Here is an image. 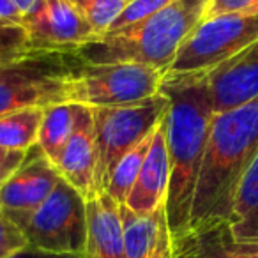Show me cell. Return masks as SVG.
Masks as SVG:
<instances>
[{"mask_svg": "<svg viewBox=\"0 0 258 258\" xmlns=\"http://www.w3.org/2000/svg\"><path fill=\"white\" fill-rule=\"evenodd\" d=\"M159 92L170 103L165 115L170 158L166 218L170 233L177 237L189 228L195 191L216 111L207 71L166 73Z\"/></svg>", "mask_w": 258, "mask_h": 258, "instance_id": "1", "label": "cell"}, {"mask_svg": "<svg viewBox=\"0 0 258 258\" xmlns=\"http://www.w3.org/2000/svg\"><path fill=\"white\" fill-rule=\"evenodd\" d=\"M256 156L258 97L233 110L214 113L195 191L189 228L230 221L237 187Z\"/></svg>", "mask_w": 258, "mask_h": 258, "instance_id": "2", "label": "cell"}, {"mask_svg": "<svg viewBox=\"0 0 258 258\" xmlns=\"http://www.w3.org/2000/svg\"><path fill=\"white\" fill-rule=\"evenodd\" d=\"M207 6L209 0H173L151 18L96 37L75 53L87 64H142L168 73Z\"/></svg>", "mask_w": 258, "mask_h": 258, "instance_id": "3", "label": "cell"}, {"mask_svg": "<svg viewBox=\"0 0 258 258\" xmlns=\"http://www.w3.org/2000/svg\"><path fill=\"white\" fill-rule=\"evenodd\" d=\"M82 64L75 51L57 50H30L0 62V117L69 103L71 82Z\"/></svg>", "mask_w": 258, "mask_h": 258, "instance_id": "4", "label": "cell"}, {"mask_svg": "<svg viewBox=\"0 0 258 258\" xmlns=\"http://www.w3.org/2000/svg\"><path fill=\"white\" fill-rule=\"evenodd\" d=\"M168 97L158 92L138 103L90 108L97 145V193L106 189L118 161L142 140L154 133L168 111Z\"/></svg>", "mask_w": 258, "mask_h": 258, "instance_id": "5", "label": "cell"}, {"mask_svg": "<svg viewBox=\"0 0 258 258\" xmlns=\"http://www.w3.org/2000/svg\"><path fill=\"white\" fill-rule=\"evenodd\" d=\"M166 73L142 64H87L76 71L69 103L90 108L122 106L152 97Z\"/></svg>", "mask_w": 258, "mask_h": 258, "instance_id": "6", "label": "cell"}, {"mask_svg": "<svg viewBox=\"0 0 258 258\" xmlns=\"http://www.w3.org/2000/svg\"><path fill=\"white\" fill-rule=\"evenodd\" d=\"M27 244L53 253L85 254L87 200L60 179L53 193L22 226Z\"/></svg>", "mask_w": 258, "mask_h": 258, "instance_id": "7", "label": "cell"}, {"mask_svg": "<svg viewBox=\"0 0 258 258\" xmlns=\"http://www.w3.org/2000/svg\"><path fill=\"white\" fill-rule=\"evenodd\" d=\"M258 41V15L202 20L177 51L168 73L211 71Z\"/></svg>", "mask_w": 258, "mask_h": 258, "instance_id": "8", "label": "cell"}, {"mask_svg": "<svg viewBox=\"0 0 258 258\" xmlns=\"http://www.w3.org/2000/svg\"><path fill=\"white\" fill-rule=\"evenodd\" d=\"M22 27L29 34L30 50L76 51L96 39L92 27L71 0H36L23 15Z\"/></svg>", "mask_w": 258, "mask_h": 258, "instance_id": "9", "label": "cell"}, {"mask_svg": "<svg viewBox=\"0 0 258 258\" xmlns=\"http://www.w3.org/2000/svg\"><path fill=\"white\" fill-rule=\"evenodd\" d=\"M60 173L39 145L27 152L15 175L0 187V211L20 230L60 182Z\"/></svg>", "mask_w": 258, "mask_h": 258, "instance_id": "10", "label": "cell"}, {"mask_svg": "<svg viewBox=\"0 0 258 258\" xmlns=\"http://www.w3.org/2000/svg\"><path fill=\"white\" fill-rule=\"evenodd\" d=\"M216 113L233 110L258 97V41L207 71Z\"/></svg>", "mask_w": 258, "mask_h": 258, "instance_id": "11", "label": "cell"}, {"mask_svg": "<svg viewBox=\"0 0 258 258\" xmlns=\"http://www.w3.org/2000/svg\"><path fill=\"white\" fill-rule=\"evenodd\" d=\"M55 168L66 182L83 195L85 200L97 195V145L90 106L75 103V131Z\"/></svg>", "mask_w": 258, "mask_h": 258, "instance_id": "12", "label": "cell"}, {"mask_svg": "<svg viewBox=\"0 0 258 258\" xmlns=\"http://www.w3.org/2000/svg\"><path fill=\"white\" fill-rule=\"evenodd\" d=\"M173 258H258V242H242L228 221L189 228L172 237Z\"/></svg>", "mask_w": 258, "mask_h": 258, "instance_id": "13", "label": "cell"}, {"mask_svg": "<svg viewBox=\"0 0 258 258\" xmlns=\"http://www.w3.org/2000/svg\"><path fill=\"white\" fill-rule=\"evenodd\" d=\"M170 184V158L166 145L165 118L154 131V140L149 149L137 182L129 193L125 205L137 214H151L166 202Z\"/></svg>", "mask_w": 258, "mask_h": 258, "instance_id": "14", "label": "cell"}, {"mask_svg": "<svg viewBox=\"0 0 258 258\" xmlns=\"http://www.w3.org/2000/svg\"><path fill=\"white\" fill-rule=\"evenodd\" d=\"M85 258H127L120 205L108 193H97L87 200Z\"/></svg>", "mask_w": 258, "mask_h": 258, "instance_id": "15", "label": "cell"}, {"mask_svg": "<svg viewBox=\"0 0 258 258\" xmlns=\"http://www.w3.org/2000/svg\"><path fill=\"white\" fill-rule=\"evenodd\" d=\"M228 223L237 240L258 242V156L237 187Z\"/></svg>", "mask_w": 258, "mask_h": 258, "instance_id": "16", "label": "cell"}, {"mask_svg": "<svg viewBox=\"0 0 258 258\" xmlns=\"http://www.w3.org/2000/svg\"><path fill=\"white\" fill-rule=\"evenodd\" d=\"M73 131H75V103H60L44 108L37 145L55 166L66 145L69 144Z\"/></svg>", "mask_w": 258, "mask_h": 258, "instance_id": "17", "label": "cell"}, {"mask_svg": "<svg viewBox=\"0 0 258 258\" xmlns=\"http://www.w3.org/2000/svg\"><path fill=\"white\" fill-rule=\"evenodd\" d=\"M44 108H27L0 117V145L29 151L37 144Z\"/></svg>", "mask_w": 258, "mask_h": 258, "instance_id": "18", "label": "cell"}, {"mask_svg": "<svg viewBox=\"0 0 258 258\" xmlns=\"http://www.w3.org/2000/svg\"><path fill=\"white\" fill-rule=\"evenodd\" d=\"M152 140H154V133L145 138V140H142L137 147L131 149V151L118 161V165L115 166L104 193L110 195L118 205L125 204L129 193L133 189L135 182H137L138 175H140L142 166H144L145 158H147V154H149V149H151V145H152Z\"/></svg>", "mask_w": 258, "mask_h": 258, "instance_id": "19", "label": "cell"}, {"mask_svg": "<svg viewBox=\"0 0 258 258\" xmlns=\"http://www.w3.org/2000/svg\"><path fill=\"white\" fill-rule=\"evenodd\" d=\"M71 2L92 27L96 37H101L110 30L111 23L133 0H71Z\"/></svg>", "mask_w": 258, "mask_h": 258, "instance_id": "20", "label": "cell"}, {"mask_svg": "<svg viewBox=\"0 0 258 258\" xmlns=\"http://www.w3.org/2000/svg\"><path fill=\"white\" fill-rule=\"evenodd\" d=\"M172 2L173 0H133V2L120 13V16L111 23L108 32H117V30H122V29H125V27L137 25V23L151 18L152 15L161 11L163 8H166V6L172 4Z\"/></svg>", "mask_w": 258, "mask_h": 258, "instance_id": "21", "label": "cell"}, {"mask_svg": "<svg viewBox=\"0 0 258 258\" xmlns=\"http://www.w3.org/2000/svg\"><path fill=\"white\" fill-rule=\"evenodd\" d=\"M30 51L29 34L18 23H9L0 20V62L15 58Z\"/></svg>", "mask_w": 258, "mask_h": 258, "instance_id": "22", "label": "cell"}, {"mask_svg": "<svg viewBox=\"0 0 258 258\" xmlns=\"http://www.w3.org/2000/svg\"><path fill=\"white\" fill-rule=\"evenodd\" d=\"M27 246L23 232L0 211V258H9Z\"/></svg>", "mask_w": 258, "mask_h": 258, "instance_id": "23", "label": "cell"}, {"mask_svg": "<svg viewBox=\"0 0 258 258\" xmlns=\"http://www.w3.org/2000/svg\"><path fill=\"white\" fill-rule=\"evenodd\" d=\"M223 15H258V0H209L204 20Z\"/></svg>", "mask_w": 258, "mask_h": 258, "instance_id": "24", "label": "cell"}, {"mask_svg": "<svg viewBox=\"0 0 258 258\" xmlns=\"http://www.w3.org/2000/svg\"><path fill=\"white\" fill-rule=\"evenodd\" d=\"M29 151H18V149H9L0 145V187L4 186L16 170L25 161Z\"/></svg>", "mask_w": 258, "mask_h": 258, "instance_id": "25", "label": "cell"}, {"mask_svg": "<svg viewBox=\"0 0 258 258\" xmlns=\"http://www.w3.org/2000/svg\"><path fill=\"white\" fill-rule=\"evenodd\" d=\"M9 258H85V256H83V254H75V253H53V251L39 249V247H34L27 244L25 247L18 249Z\"/></svg>", "mask_w": 258, "mask_h": 258, "instance_id": "26", "label": "cell"}, {"mask_svg": "<svg viewBox=\"0 0 258 258\" xmlns=\"http://www.w3.org/2000/svg\"><path fill=\"white\" fill-rule=\"evenodd\" d=\"M0 20L2 22L22 25L23 11L18 8V4H16L15 0H0Z\"/></svg>", "mask_w": 258, "mask_h": 258, "instance_id": "27", "label": "cell"}, {"mask_svg": "<svg viewBox=\"0 0 258 258\" xmlns=\"http://www.w3.org/2000/svg\"><path fill=\"white\" fill-rule=\"evenodd\" d=\"M15 2L18 4V8L23 11V15H25V13H29L30 9H32V6L36 4V0H15Z\"/></svg>", "mask_w": 258, "mask_h": 258, "instance_id": "28", "label": "cell"}]
</instances>
